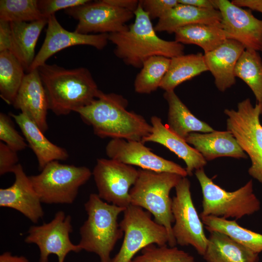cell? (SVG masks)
Segmentation results:
<instances>
[{"mask_svg": "<svg viewBox=\"0 0 262 262\" xmlns=\"http://www.w3.org/2000/svg\"><path fill=\"white\" fill-rule=\"evenodd\" d=\"M18 164L17 152L3 142H0V175L12 172Z\"/></svg>", "mask_w": 262, "mask_h": 262, "instance_id": "obj_38", "label": "cell"}, {"mask_svg": "<svg viewBox=\"0 0 262 262\" xmlns=\"http://www.w3.org/2000/svg\"><path fill=\"white\" fill-rule=\"evenodd\" d=\"M37 69L49 109L57 115H67L88 105L102 92L85 67L66 69L45 63Z\"/></svg>", "mask_w": 262, "mask_h": 262, "instance_id": "obj_2", "label": "cell"}, {"mask_svg": "<svg viewBox=\"0 0 262 262\" xmlns=\"http://www.w3.org/2000/svg\"><path fill=\"white\" fill-rule=\"evenodd\" d=\"M0 262H29L24 256H13L10 252H5L0 256Z\"/></svg>", "mask_w": 262, "mask_h": 262, "instance_id": "obj_43", "label": "cell"}, {"mask_svg": "<svg viewBox=\"0 0 262 262\" xmlns=\"http://www.w3.org/2000/svg\"><path fill=\"white\" fill-rule=\"evenodd\" d=\"M123 213L119 226L124 233L123 241L110 262H130L139 251L149 245L168 244L167 230L153 220L148 212L131 204Z\"/></svg>", "mask_w": 262, "mask_h": 262, "instance_id": "obj_9", "label": "cell"}, {"mask_svg": "<svg viewBox=\"0 0 262 262\" xmlns=\"http://www.w3.org/2000/svg\"><path fill=\"white\" fill-rule=\"evenodd\" d=\"M245 49L239 42L227 39L215 49L204 53L206 65L220 91H225L236 83L235 67Z\"/></svg>", "mask_w": 262, "mask_h": 262, "instance_id": "obj_19", "label": "cell"}, {"mask_svg": "<svg viewBox=\"0 0 262 262\" xmlns=\"http://www.w3.org/2000/svg\"><path fill=\"white\" fill-rule=\"evenodd\" d=\"M108 4L134 13L139 5L137 0H104Z\"/></svg>", "mask_w": 262, "mask_h": 262, "instance_id": "obj_41", "label": "cell"}, {"mask_svg": "<svg viewBox=\"0 0 262 262\" xmlns=\"http://www.w3.org/2000/svg\"><path fill=\"white\" fill-rule=\"evenodd\" d=\"M12 46V33L10 23L0 20V52L10 51Z\"/></svg>", "mask_w": 262, "mask_h": 262, "instance_id": "obj_39", "label": "cell"}, {"mask_svg": "<svg viewBox=\"0 0 262 262\" xmlns=\"http://www.w3.org/2000/svg\"><path fill=\"white\" fill-rule=\"evenodd\" d=\"M92 175L100 198L125 209L131 205L130 190L138 175V170L133 166L112 159L100 158Z\"/></svg>", "mask_w": 262, "mask_h": 262, "instance_id": "obj_12", "label": "cell"}, {"mask_svg": "<svg viewBox=\"0 0 262 262\" xmlns=\"http://www.w3.org/2000/svg\"><path fill=\"white\" fill-rule=\"evenodd\" d=\"M139 3L151 20L159 19L179 3L178 0H140Z\"/></svg>", "mask_w": 262, "mask_h": 262, "instance_id": "obj_36", "label": "cell"}, {"mask_svg": "<svg viewBox=\"0 0 262 262\" xmlns=\"http://www.w3.org/2000/svg\"><path fill=\"white\" fill-rule=\"evenodd\" d=\"M224 113L227 130L251 160L249 174L262 184V105L253 106L248 98L238 103L236 110L225 109Z\"/></svg>", "mask_w": 262, "mask_h": 262, "instance_id": "obj_8", "label": "cell"}, {"mask_svg": "<svg viewBox=\"0 0 262 262\" xmlns=\"http://www.w3.org/2000/svg\"><path fill=\"white\" fill-rule=\"evenodd\" d=\"M207 71L204 54L200 52L172 58L160 88L165 91H174L182 82Z\"/></svg>", "mask_w": 262, "mask_h": 262, "instance_id": "obj_27", "label": "cell"}, {"mask_svg": "<svg viewBox=\"0 0 262 262\" xmlns=\"http://www.w3.org/2000/svg\"><path fill=\"white\" fill-rule=\"evenodd\" d=\"M92 175L87 167L60 163L48 164L36 175L29 176L41 202L46 204H72L81 186Z\"/></svg>", "mask_w": 262, "mask_h": 262, "instance_id": "obj_7", "label": "cell"}, {"mask_svg": "<svg viewBox=\"0 0 262 262\" xmlns=\"http://www.w3.org/2000/svg\"><path fill=\"white\" fill-rule=\"evenodd\" d=\"M221 15V25L227 39L242 44L246 49L262 51V19L250 9H245L228 0H214Z\"/></svg>", "mask_w": 262, "mask_h": 262, "instance_id": "obj_14", "label": "cell"}, {"mask_svg": "<svg viewBox=\"0 0 262 262\" xmlns=\"http://www.w3.org/2000/svg\"><path fill=\"white\" fill-rule=\"evenodd\" d=\"M48 21V18H44L32 22H10L12 33L10 51L28 72L35 56L38 39Z\"/></svg>", "mask_w": 262, "mask_h": 262, "instance_id": "obj_24", "label": "cell"}, {"mask_svg": "<svg viewBox=\"0 0 262 262\" xmlns=\"http://www.w3.org/2000/svg\"><path fill=\"white\" fill-rule=\"evenodd\" d=\"M130 262H196L188 253L177 247L167 245H149L141 250V254Z\"/></svg>", "mask_w": 262, "mask_h": 262, "instance_id": "obj_34", "label": "cell"}, {"mask_svg": "<svg viewBox=\"0 0 262 262\" xmlns=\"http://www.w3.org/2000/svg\"><path fill=\"white\" fill-rule=\"evenodd\" d=\"M47 18L41 13L38 0H0V20L32 22Z\"/></svg>", "mask_w": 262, "mask_h": 262, "instance_id": "obj_33", "label": "cell"}, {"mask_svg": "<svg viewBox=\"0 0 262 262\" xmlns=\"http://www.w3.org/2000/svg\"><path fill=\"white\" fill-rule=\"evenodd\" d=\"M174 33L177 42L198 46L204 53L215 49L227 39L220 23L191 24L178 29Z\"/></svg>", "mask_w": 262, "mask_h": 262, "instance_id": "obj_28", "label": "cell"}, {"mask_svg": "<svg viewBox=\"0 0 262 262\" xmlns=\"http://www.w3.org/2000/svg\"><path fill=\"white\" fill-rule=\"evenodd\" d=\"M231 2L238 6L247 7L262 13V0H233Z\"/></svg>", "mask_w": 262, "mask_h": 262, "instance_id": "obj_42", "label": "cell"}, {"mask_svg": "<svg viewBox=\"0 0 262 262\" xmlns=\"http://www.w3.org/2000/svg\"><path fill=\"white\" fill-rule=\"evenodd\" d=\"M179 3L204 9H217L214 0H178Z\"/></svg>", "mask_w": 262, "mask_h": 262, "instance_id": "obj_40", "label": "cell"}, {"mask_svg": "<svg viewBox=\"0 0 262 262\" xmlns=\"http://www.w3.org/2000/svg\"><path fill=\"white\" fill-rule=\"evenodd\" d=\"M200 217L209 231L226 234L236 242L259 254L262 251V234L240 226L235 221L212 215Z\"/></svg>", "mask_w": 262, "mask_h": 262, "instance_id": "obj_29", "label": "cell"}, {"mask_svg": "<svg viewBox=\"0 0 262 262\" xmlns=\"http://www.w3.org/2000/svg\"><path fill=\"white\" fill-rule=\"evenodd\" d=\"M20 62L10 51L0 52V96L13 104L25 74Z\"/></svg>", "mask_w": 262, "mask_h": 262, "instance_id": "obj_30", "label": "cell"}, {"mask_svg": "<svg viewBox=\"0 0 262 262\" xmlns=\"http://www.w3.org/2000/svg\"><path fill=\"white\" fill-rule=\"evenodd\" d=\"M64 12L78 20L74 31L85 34L124 31L128 28L126 23L134 17L133 12L110 5L104 0H90Z\"/></svg>", "mask_w": 262, "mask_h": 262, "instance_id": "obj_11", "label": "cell"}, {"mask_svg": "<svg viewBox=\"0 0 262 262\" xmlns=\"http://www.w3.org/2000/svg\"><path fill=\"white\" fill-rule=\"evenodd\" d=\"M183 177L172 173L138 169V175L130 190L131 204L147 210L154 221L164 226L169 236L168 245L177 243L172 232L174 222L170 193Z\"/></svg>", "mask_w": 262, "mask_h": 262, "instance_id": "obj_5", "label": "cell"}, {"mask_svg": "<svg viewBox=\"0 0 262 262\" xmlns=\"http://www.w3.org/2000/svg\"><path fill=\"white\" fill-rule=\"evenodd\" d=\"M87 217L80 228L82 250L97 254L100 262H110V255L124 233L118 223L125 208L107 203L92 193L84 204Z\"/></svg>", "mask_w": 262, "mask_h": 262, "instance_id": "obj_4", "label": "cell"}, {"mask_svg": "<svg viewBox=\"0 0 262 262\" xmlns=\"http://www.w3.org/2000/svg\"><path fill=\"white\" fill-rule=\"evenodd\" d=\"M203 258L206 262H258V254L225 234L211 231Z\"/></svg>", "mask_w": 262, "mask_h": 262, "instance_id": "obj_25", "label": "cell"}, {"mask_svg": "<svg viewBox=\"0 0 262 262\" xmlns=\"http://www.w3.org/2000/svg\"><path fill=\"white\" fill-rule=\"evenodd\" d=\"M221 21V13L217 9H204L179 3L158 19L154 29L156 32L172 33L189 25L218 24Z\"/></svg>", "mask_w": 262, "mask_h": 262, "instance_id": "obj_23", "label": "cell"}, {"mask_svg": "<svg viewBox=\"0 0 262 262\" xmlns=\"http://www.w3.org/2000/svg\"><path fill=\"white\" fill-rule=\"evenodd\" d=\"M176 196L172 198V212L174 219L172 232L177 244L191 246L203 256L208 243L203 223L193 203L190 182L182 177L175 187Z\"/></svg>", "mask_w": 262, "mask_h": 262, "instance_id": "obj_10", "label": "cell"}, {"mask_svg": "<svg viewBox=\"0 0 262 262\" xmlns=\"http://www.w3.org/2000/svg\"><path fill=\"white\" fill-rule=\"evenodd\" d=\"M164 97L168 105V128L184 140L191 133H208L213 129L196 118L182 102L174 91H165Z\"/></svg>", "mask_w": 262, "mask_h": 262, "instance_id": "obj_26", "label": "cell"}, {"mask_svg": "<svg viewBox=\"0 0 262 262\" xmlns=\"http://www.w3.org/2000/svg\"><path fill=\"white\" fill-rule=\"evenodd\" d=\"M12 105L30 117L43 132L48 130V101L37 69L25 74Z\"/></svg>", "mask_w": 262, "mask_h": 262, "instance_id": "obj_18", "label": "cell"}, {"mask_svg": "<svg viewBox=\"0 0 262 262\" xmlns=\"http://www.w3.org/2000/svg\"><path fill=\"white\" fill-rule=\"evenodd\" d=\"M171 58L154 56L143 64L134 82L135 91L139 94H150L160 87L167 73Z\"/></svg>", "mask_w": 262, "mask_h": 262, "instance_id": "obj_32", "label": "cell"}, {"mask_svg": "<svg viewBox=\"0 0 262 262\" xmlns=\"http://www.w3.org/2000/svg\"><path fill=\"white\" fill-rule=\"evenodd\" d=\"M195 174L203 196L200 216L239 219L260 210V201L254 193L252 180L234 191L228 192L215 184L203 168L196 170Z\"/></svg>", "mask_w": 262, "mask_h": 262, "instance_id": "obj_6", "label": "cell"}, {"mask_svg": "<svg viewBox=\"0 0 262 262\" xmlns=\"http://www.w3.org/2000/svg\"><path fill=\"white\" fill-rule=\"evenodd\" d=\"M105 150L110 159L143 169L175 173L183 177L188 175L185 168L154 153L142 142L112 139Z\"/></svg>", "mask_w": 262, "mask_h": 262, "instance_id": "obj_15", "label": "cell"}, {"mask_svg": "<svg viewBox=\"0 0 262 262\" xmlns=\"http://www.w3.org/2000/svg\"><path fill=\"white\" fill-rule=\"evenodd\" d=\"M150 122L151 132L143 139V143H157L174 152L185 162V169L189 176H192L194 170L202 168L206 165L207 161L203 156L195 148L190 146L185 140L172 131L167 125H164L160 117L152 116Z\"/></svg>", "mask_w": 262, "mask_h": 262, "instance_id": "obj_20", "label": "cell"}, {"mask_svg": "<svg viewBox=\"0 0 262 262\" xmlns=\"http://www.w3.org/2000/svg\"><path fill=\"white\" fill-rule=\"evenodd\" d=\"M0 140L16 152L25 149L28 144L18 132L7 115L0 114Z\"/></svg>", "mask_w": 262, "mask_h": 262, "instance_id": "obj_35", "label": "cell"}, {"mask_svg": "<svg viewBox=\"0 0 262 262\" xmlns=\"http://www.w3.org/2000/svg\"><path fill=\"white\" fill-rule=\"evenodd\" d=\"M44 42L35 55L29 72L37 69L58 51L77 45H88L100 50L107 45L108 33L82 34L64 28L55 15L49 16Z\"/></svg>", "mask_w": 262, "mask_h": 262, "instance_id": "obj_16", "label": "cell"}, {"mask_svg": "<svg viewBox=\"0 0 262 262\" xmlns=\"http://www.w3.org/2000/svg\"><path fill=\"white\" fill-rule=\"evenodd\" d=\"M234 74L249 86L257 103L262 105V60L258 52L246 49L237 62Z\"/></svg>", "mask_w": 262, "mask_h": 262, "instance_id": "obj_31", "label": "cell"}, {"mask_svg": "<svg viewBox=\"0 0 262 262\" xmlns=\"http://www.w3.org/2000/svg\"><path fill=\"white\" fill-rule=\"evenodd\" d=\"M72 231L71 217L60 211L49 223L31 226L24 241L38 247L39 262H49V257L52 254L57 256L58 262H64L69 253L82 251L78 244L71 241L69 236Z\"/></svg>", "mask_w": 262, "mask_h": 262, "instance_id": "obj_13", "label": "cell"}, {"mask_svg": "<svg viewBox=\"0 0 262 262\" xmlns=\"http://www.w3.org/2000/svg\"><path fill=\"white\" fill-rule=\"evenodd\" d=\"M185 140L188 144L193 145L206 161L224 156L238 159L247 158L235 137L228 130H214L204 133L193 132Z\"/></svg>", "mask_w": 262, "mask_h": 262, "instance_id": "obj_21", "label": "cell"}, {"mask_svg": "<svg viewBox=\"0 0 262 262\" xmlns=\"http://www.w3.org/2000/svg\"><path fill=\"white\" fill-rule=\"evenodd\" d=\"M128 105L122 96L101 92L91 103L75 112L101 138L142 142L151 133L152 126L141 115L128 111Z\"/></svg>", "mask_w": 262, "mask_h": 262, "instance_id": "obj_1", "label": "cell"}, {"mask_svg": "<svg viewBox=\"0 0 262 262\" xmlns=\"http://www.w3.org/2000/svg\"><path fill=\"white\" fill-rule=\"evenodd\" d=\"M89 0H38L39 9L42 14L48 18L55 15L56 12L61 10L76 7L88 2Z\"/></svg>", "mask_w": 262, "mask_h": 262, "instance_id": "obj_37", "label": "cell"}, {"mask_svg": "<svg viewBox=\"0 0 262 262\" xmlns=\"http://www.w3.org/2000/svg\"><path fill=\"white\" fill-rule=\"evenodd\" d=\"M12 173L15 180L10 187L0 189V206L16 210L36 224L44 215L39 197L20 164Z\"/></svg>", "mask_w": 262, "mask_h": 262, "instance_id": "obj_17", "label": "cell"}, {"mask_svg": "<svg viewBox=\"0 0 262 262\" xmlns=\"http://www.w3.org/2000/svg\"><path fill=\"white\" fill-rule=\"evenodd\" d=\"M134 22L126 30L108 34L115 45L114 53L129 66L141 68L144 63L154 56L172 58L184 54V46L175 41L159 37L147 14L139 3L134 12Z\"/></svg>", "mask_w": 262, "mask_h": 262, "instance_id": "obj_3", "label": "cell"}, {"mask_svg": "<svg viewBox=\"0 0 262 262\" xmlns=\"http://www.w3.org/2000/svg\"><path fill=\"white\" fill-rule=\"evenodd\" d=\"M21 130L29 147L35 155L39 169L41 170L48 164L55 161L68 158L64 148L50 142L37 125L22 113L16 115L9 113Z\"/></svg>", "mask_w": 262, "mask_h": 262, "instance_id": "obj_22", "label": "cell"}]
</instances>
